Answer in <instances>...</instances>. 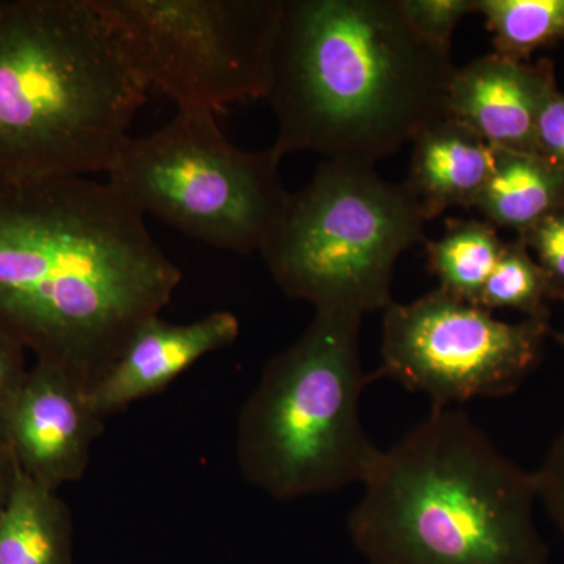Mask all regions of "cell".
Returning <instances> with one entry per match:
<instances>
[{
	"label": "cell",
	"instance_id": "cell-18",
	"mask_svg": "<svg viewBox=\"0 0 564 564\" xmlns=\"http://www.w3.org/2000/svg\"><path fill=\"white\" fill-rule=\"evenodd\" d=\"M547 284L540 265L521 240L505 243L496 269L489 274L478 296L486 311L516 310L527 317H547L544 300Z\"/></svg>",
	"mask_w": 564,
	"mask_h": 564
},
{
	"label": "cell",
	"instance_id": "cell-17",
	"mask_svg": "<svg viewBox=\"0 0 564 564\" xmlns=\"http://www.w3.org/2000/svg\"><path fill=\"white\" fill-rule=\"evenodd\" d=\"M496 54L525 62L564 41V0H477Z\"/></svg>",
	"mask_w": 564,
	"mask_h": 564
},
{
	"label": "cell",
	"instance_id": "cell-8",
	"mask_svg": "<svg viewBox=\"0 0 564 564\" xmlns=\"http://www.w3.org/2000/svg\"><path fill=\"white\" fill-rule=\"evenodd\" d=\"M148 90L217 117L265 99L280 0H95Z\"/></svg>",
	"mask_w": 564,
	"mask_h": 564
},
{
	"label": "cell",
	"instance_id": "cell-4",
	"mask_svg": "<svg viewBox=\"0 0 564 564\" xmlns=\"http://www.w3.org/2000/svg\"><path fill=\"white\" fill-rule=\"evenodd\" d=\"M148 91L95 0L0 2V174H106Z\"/></svg>",
	"mask_w": 564,
	"mask_h": 564
},
{
	"label": "cell",
	"instance_id": "cell-16",
	"mask_svg": "<svg viewBox=\"0 0 564 564\" xmlns=\"http://www.w3.org/2000/svg\"><path fill=\"white\" fill-rule=\"evenodd\" d=\"M503 247L491 223L448 220L441 239L426 240V261L430 272L440 281L437 289L463 302L477 304Z\"/></svg>",
	"mask_w": 564,
	"mask_h": 564
},
{
	"label": "cell",
	"instance_id": "cell-20",
	"mask_svg": "<svg viewBox=\"0 0 564 564\" xmlns=\"http://www.w3.org/2000/svg\"><path fill=\"white\" fill-rule=\"evenodd\" d=\"M519 236L527 250L534 252V261L547 284L549 299L564 300V210L544 218Z\"/></svg>",
	"mask_w": 564,
	"mask_h": 564
},
{
	"label": "cell",
	"instance_id": "cell-11",
	"mask_svg": "<svg viewBox=\"0 0 564 564\" xmlns=\"http://www.w3.org/2000/svg\"><path fill=\"white\" fill-rule=\"evenodd\" d=\"M239 333V318L226 311L185 325L155 315L137 329L117 361L91 386L96 411L107 419L165 391L204 356L236 343Z\"/></svg>",
	"mask_w": 564,
	"mask_h": 564
},
{
	"label": "cell",
	"instance_id": "cell-10",
	"mask_svg": "<svg viewBox=\"0 0 564 564\" xmlns=\"http://www.w3.org/2000/svg\"><path fill=\"white\" fill-rule=\"evenodd\" d=\"M104 422L87 384L62 367L36 361L0 411V440L25 477L58 491L87 473Z\"/></svg>",
	"mask_w": 564,
	"mask_h": 564
},
{
	"label": "cell",
	"instance_id": "cell-22",
	"mask_svg": "<svg viewBox=\"0 0 564 564\" xmlns=\"http://www.w3.org/2000/svg\"><path fill=\"white\" fill-rule=\"evenodd\" d=\"M534 154L564 173V95L556 88L545 99L538 118Z\"/></svg>",
	"mask_w": 564,
	"mask_h": 564
},
{
	"label": "cell",
	"instance_id": "cell-6",
	"mask_svg": "<svg viewBox=\"0 0 564 564\" xmlns=\"http://www.w3.org/2000/svg\"><path fill=\"white\" fill-rule=\"evenodd\" d=\"M425 218L404 184L383 180L373 165L325 161L313 181L289 195L261 248L282 292L315 313L361 317L386 310L393 269L423 242Z\"/></svg>",
	"mask_w": 564,
	"mask_h": 564
},
{
	"label": "cell",
	"instance_id": "cell-3",
	"mask_svg": "<svg viewBox=\"0 0 564 564\" xmlns=\"http://www.w3.org/2000/svg\"><path fill=\"white\" fill-rule=\"evenodd\" d=\"M362 486L348 533L369 564H549L534 473L462 411L433 408Z\"/></svg>",
	"mask_w": 564,
	"mask_h": 564
},
{
	"label": "cell",
	"instance_id": "cell-1",
	"mask_svg": "<svg viewBox=\"0 0 564 564\" xmlns=\"http://www.w3.org/2000/svg\"><path fill=\"white\" fill-rule=\"evenodd\" d=\"M182 272L109 182L0 174V329L91 388Z\"/></svg>",
	"mask_w": 564,
	"mask_h": 564
},
{
	"label": "cell",
	"instance_id": "cell-7",
	"mask_svg": "<svg viewBox=\"0 0 564 564\" xmlns=\"http://www.w3.org/2000/svg\"><path fill=\"white\" fill-rule=\"evenodd\" d=\"M280 155L240 150L214 115L177 111L169 124L129 137L107 182L140 212L209 247L261 251L291 193Z\"/></svg>",
	"mask_w": 564,
	"mask_h": 564
},
{
	"label": "cell",
	"instance_id": "cell-9",
	"mask_svg": "<svg viewBox=\"0 0 564 564\" xmlns=\"http://www.w3.org/2000/svg\"><path fill=\"white\" fill-rule=\"evenodd\" d=\"M547 317L508 323L441 289L384 310L381 366L391 378L426 393L433 408L518 391L540 361Z\"/></svg>",
	"mask_w": 564,
	"mask_h": 564
},
{
	"label": "cell",
	"instance_id": "cell-24",
	"mask_svg": "<svg viewBox=\"0 0 564 564\" xmlns=\"http://www.w3.org/2000/svg\"><path fill=\"white\" fill-rule=\"evenodd\" d=\"M17 474V463H14L7 445L0 440V516L6 511L7 505H9Z\"/></svg>",
	"mask_w": 564,
	"mask_h": 564
},
{
	"label": "cell",
	"instance_id": "cell-2",
	"mask_svg": "<svg viewBox=\"0 0 564 564\" xmlns=\"http://www.w3.org/2000/svg\"><path fill=\"white\" fill-rule=\"evenodd\" d=\"M455 70L397 0H280L265 93L272 148L375 165L448 117Z\"/></svg>",
	"mask_w": 564,
	"mask_h": 564
},
{
	"label": "cell",
	"instance_id": "cell-19",
	"mask_svg": "<svg viewBox=\"0 0 564 564\" xmlns=\"http://www.w3.org/2000/svg\"><path fill=\"white\" fill-rule=\"evenodd\" d=\"M408 24L426 43L452 51V36L467 14L477 11V0H397Z\"/></svg>",
	"mask_w": 564,
	"mask_h": 564
},
{
	"label": "cell",
	"instance_id": "cell-21",
	"mask_svg": "<svg viewBox=\"0 0 564 564\" xmlns=\"http://www.w3.org/2000/svg\"><path fill=\"white\" fill-rule=\"evenodd\" d=\"M534 478L538 499L564 536V430L556 436Z\"/></svg>",
	"mask_w": 564,
	"mask_h": 564
},
{
	"label": "cell",
	"instance_id": "cell-23",
	"mask_svg": "<svg viewBox=\"0 0 564 564\" xmlns=\"http://www.w3.org/2000/svg\"><path fill=\"white\" fill-rule=\"evenodd\" d=\"M24 351L18 340L0 329V411L17 395L28 377Z\"/></svg>",
	"mask_w": 564,
	"mask_h": 564
},
{
	"label": "cell",
	"instance_id": "cell-5",
	"mask_svg": "<svg viewBox=\"0 0 564 564\" xmlns=\"http://www.w3.org/2000/svg\"><path fill=\"white\" fill-rule=\"evenodd\" d=\"M361 317L315 313L306 332L270 359L240 410V474L276 500L364 484L380 455L361 421L372 378L359 356Z\"/></svg>",
	"mask_w": 564,
	"mask_h": 564
},
{
	"label": "cell",
	"instance_id": "cell-15",
	"mask_svg": "<svg viewBox=\"0 0 564 564\" xmlns=\"http://www.w3.org/2000/svg\"><path fill=\"white\" fill-rule=\"evenodd\" d=\"M0 564H73L68 505L20 469L0 516Z\"/></svg>",
	"mask_w": 564,
	"mask_h": 564
},
{
	"label": "cell",
	"instance_id": "cell-13",
	"mask_svg": "<svg viewBox=\"0 0 564 564\" xmlns=\"http://www.w3.org/2000/svg\"><path fill=\"white\" fill-rule=\"evenodd\" d=\"M404 187L425 221L451 207H474L496 163V148L452 117L426 126L413 140Z\"/></svg>",
	"mask_w": 564,
	"mask_h": 564
},
{
	"label": "cell",
	"instance_id": "cell-14",
	"mask_svg": "<svg viewBox=\"0 0 564 564\" xmlns=\"http://www.w3.org/2000/svg\"><path fill=\"white\" fill-rule=\"evenodd\" d=\"M474 207L496 228L529 231L564 210V173L532 152L496 148L491 176Z\"/></svg>",
	"mask_w": 564,
	"mask_h": 564
},
{
	"label": "cell",
	"instance_id": "cell-12",
	"mask_svg": "<svg viewBox=\"0 0 564 564\" xmlns=\"http://www.w3.org/2000/svg\"><path fill=\"white\" fill-rule=\"evenodd\" d=\"M555 88L551 63L530 65L494 52L456 68L448 117L497 150L534 154L538 118Z\"/></svg>",
	"mask_w": 564,
	"mask_h": 564
},
{
	"label": "cell",
	"instance_id": "cell-25",
	"mask_svg": "<svg viewBox=\"0 0 564 564\" xmlns=\"http://www.w3.org/2000/svg\"><path fill=\"white\" fill-rule=\"evenodd\" d=\"M556 339H558V343L562 344L564 348V333L556 334Z\"/></svg>",
	"mask_w": 564,
	"mask_h": 564
}]
</instances>
